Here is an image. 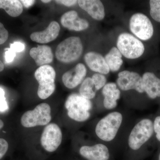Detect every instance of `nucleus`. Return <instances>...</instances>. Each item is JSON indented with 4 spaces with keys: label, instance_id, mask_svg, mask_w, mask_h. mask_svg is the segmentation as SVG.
<instances>
[{
    "label": "nucleus",
    "instance_id": "obj_1",
    "mask_svg": "<svg viewBox=\"0 0 160 160\" xmlns=\"http://www.w3.org/2000/svg\"><path fill=\"white\" fill-rule=\"evenodd\" d=\"M65 106L69 118L82 122L90 118L92 104L90 100L83 97L80 94L73 93L66 99Z\"/></svg>",
    "mask_w": 160,
    "mask_h": 160
},
{
    "label": "nucleus",
    "instance_id": "obj_2",
    "mask_svg": "<svg viewBox=\"0 0 160 160\" xmlns=\"http://www.w3.org/2000/svg\"><path fill=\"white\" fill-rule=\"evenodd\" d=\"M122 120V115L120 112H110L99 121L95 128L96 134L105 142L112 141L116 136Z\"/></svg>",
    "mask_w": 160,
    "mask_h": 160
},
{
    "label": "nucleus",
    "instance_id": "obj_3",
    "mask_svg": "<svg viewBox=\"0 0 160 160\" xmlns=\"http://www.w3.org/2000/svg\"><path fill=\"white\" fill-rule=\"evenodd\" d=\"M83 50L82 43L80 38L71 37L58 45L56 49V57L61 62H73L79 58Z\"/></svg>",
    "mask_w": 160,
    "mask_h": 160
},
{
    "label": "nucleus",
    "instance_id": "obj_4",
    "mask_svg": "<svg viewBox=\"0 0 160 160\" xmlns=\"http://www.w3.org/2000/svg\"><path fill=\"white\" fill-rule=\"evenodd\" d=\"M56 76L54 68L49 65L40 66L36 70L34 77L39 83L38 95L41 99L48 98L54 92Z\"/></svg>",
    "mask_w": 160,
    "mask_h": 160
},
{
    "label": "nucleus",
    "instance_id": "obj_5",
    "mask_svg": "<svg viewBox=\"0 0 160 160\" xmlns=\"http://www.w3.org/2000/svg\"><path fill=\"white\" fill-rule=\"evenodd\" d=\"M50 106L46 103L38 105L33 110L24 112L21 118L22 126L25 128H32L48 125L52 119Z\"/></svg>",
    "mask_w": 160,
    "mask_h": 160
},
{
    "label": "nucleus",
    "instance_id": "obj_6",
    "mask_svg": "<svg viewBox=\"0 0 160 160\" xmlns=\"http://www.w3.org/2000/svg\"><path fill=\"white\" fill-rule=\"evenodd\" d=\"M153 132L152 121L149 119L141 120L130 132L128 139L129 147L132 150H138L151 138Z\"/></svg>",
    "mask_w": 160,
    "mask_h": 160
},
{
    "label": "nucleus",
    "instance_id": "obj_7",
    "mask_svg": "<svg viewBox=\"0 0 160 160\" xmlns=\"http://www.w3.org/2000/svg\"><path fill=\"white\" fill-rule=\"evenodd\" d=\"M117 46L122 55L131 59L140 57L145 51L143 43L130 33L120 34L118 38Z\"/></svg>",
    "mask_w": 160,
    "mask_h": 160
},
{
    "label": "nucleus",
    "instance_id": "obj_8",
    "mask_svg": "<svg viewBox=\"0 0 160 160\" xmlns=\"http://www.w3.org/2000/svg\"><path fill=\"white\" fill-rule=\"evenodd\" d=\"M129 28L133 34L143 41L151 38L154 32L150 20L142 13H135L132 16L129 21Z\"/></svg>",
    "mask_w": 160,
    "mask_h": 160
},
{
    "label": "nucleus",
    "instance_id": "obj_9",
    "mask_svg": "<svg viewBox=\"0 0 160 160\" xmlns=\"http://www.w3.org/2000/svg\"><path fill=\"white\" fill-rule=\"evenodd\" d=\"M62 140V130L57 124L51 123L45 127L41 135V144L48 152H53L58 149Z\"/></svg>",
    "mask_w": 160,
    "mask_h": 160
},
{
    "label": "nucleus",
    "instance_id": "obj_10",
    "mask_svg": "<svg viewBox=\"0 0 160 160\" xmlns=\"http://www.w3.org/2000/svg\"><path fill=\"white\" fill-rule=\"evenodd\" d=\"M117 84L123 91L134 89L139 93L144 92L142 78L134 72L124 70L120 72L118 74Z\"/></svg>",
    "mask_w": 160,
    "mask_h": 160
},
{
    "label": "nucleus",
    "instance_id": "obj_11",
    "mask_svg": "<svg viewBox=\"0 0 160 160\" xmlns=\"http://www.w3.org/2000/svg\"><path fill=\"white\" fill-rule=\"evenodd\" d=\"M87 69L82 63L78 64L73 69L63 75L62 81L66 88L74 89L82 82L86 77Z\"/></svg>",
    "mask_w": 160,
    "mask_h": 160
},
{
    "label": "nucleus",
    "instance_id": "obj_12",
    "mask_svg": "<svg viewBox=\"0 0 160 160\" xmlns=\"http://www.w3.org/2000/svg\"><path fill=\"white\" fill-rule=\"evenodd\" d=\"M62 26L69 30L75 31H82L89 28V23L85 19L79 17L78 12L71 10L65 12L61 18Z\"/></svg>",
    "mask_w": 160,
    "mask_h": 160
},
{
    "label": "nucleus",
    "instance_id": "obj_13",
    "mask_svg": "<svg viewBox=\"0 0 160 160\" xmlns=\"http://www.w3.org/2000/svg\"><path fill=\"white\" fill-rule=\"evenodd\" d=\"M79 152L82 157L88 160H108L109 158V149L102 144L82 146Z\"/></svg>",
    "mask_w": 160,
    "mask_h": 160
},
{
    "label": "nucleus",
    "instance_id": "obj_14",
    "mask_svg": "<svg viewBox=\"0 0 160 160\" xmlns=\"http://www.w3.org/2000/svg\"><path fill=\"white\" fill-rule=\"evenodd\" d=\"M59 24L53 21L44 31L36 32L30 35V39L33 42L41 44H46L54 41L59 34Z\"/></svg>",
    "mask_w": 160,
    "mask_h": 160
},
{
    "label": "nucleus",
    "instance_id": "obj_15",
    "mask_svg": "<svg viewBox=\"0 0 160 160\" xmlns=\"http://www.w3.org/2000/svg\"><path fill=\"white\" fill-rule=\"evenodd\" d=\"M84 60L89 69L97 73L107 74L110 71L105 58L99 53L89 52L85 55Z\"/></svg>",
    "mask_w": 160,
    "mask_h": 160
},
{
    "label": "nucleus",
    "instance_id": "obj_16",
    "mask_svg": "<svg viewBox=\"0 0 160 160\" xmlns=\"http://www.w3.org/2000/svg\"><path fill=\"white\" fill-rule=\"evenodd\" d=\"M78 4L81 9L86 11L94 19L101 21L105 18V8L101 1L80 0L78 1Z\"/></svg>",
    "mask_w": 160,
    "mask_h": 160
},
{
    "label": "nucleus",
    "instance_id": "obj_17",
    "mask_svg": "<svg viewBox=\"0 0 160 160\" xmlns=\"http://www.w3.org/2000/svg\"><path fill=\"white\" fill-rule=\"evenodd\" d=\"M29 55L39 67L48 65L53 60L51 47L46 45H38L37 47H33L30 49Z\"/></svg>",
    "mask_w": 160,
    "mask_h": 160
},
{
    "label": "nucleus",
    "instance_id": "obj_18",
    "mask_svg": "<svg viewBox=\"0 0 160 160\" xmlns=\"http://www.w3.org/2000/svg\"><path fill=\"white\" fill-rule=\"evenodd\" d=\"M142 78L144 92L148 96L152 99L160 97V79L151 72H145Z\"/></svg>",
    "mask_w": 160,
    "mask_h": 160
},
{
    "label": "nucleus",
    "instance_id": "obj_19",
    "mask_svg": "<svg viewBox=\"0 0 160 160\" xmlns=\"http://www.w3.org/2000/svg\"><path fill=\"white\" fill-rule=\"evenodd\" d=\"M102 93L104 96L103 104L107 109H112L117 107V101L120 98L121 91L118 89L116 83H107L104 86L102 90Z\"/></svg>",
    "mask_w": 160,
    "mask_h": 160
},
{
    "label": "nucleus",
    "instance_id": "obj_20",
    "mask_svg": "<svg viewBox=\"0 0 160 160\" xmlns=\"http://www.w3.org/2000/svg\"><path fill=\"white\" fill-rule=\"evenodd\" d=\"M122 57V55L116 47H112L110 49L104 58L109 70L112 72L119 70L123 63Z\"/></svg>",
    "mask_w": 160,
    "mask_h": 160
},
{
    "label": "nucleus",
    "instance_id": "obj_21",
    "mask_svg": "<svg viewBox=\"0 0 160 160\" xmlns=\"http://www.w3.org/2000/svg\"><path fill=\"white\" fill-rule=\"evenodd\" d=\"M0 9H5L10 16L17 17L23 12V5L18 0H0Z\"/></svg>",
    "mask_w": 160,
    "mask_h": 160
},
{
    "label": "nucleus",
    "instance_id": "obj_22",
    "mask_svg": "<svg viewBox=\"0 0 160 160\" xmlns=\"http://www.w3.org/2000/svg\"><path fill=\"white\" fill-rule=\"evenodd\" d=\"M79 93L82 97L89 100L95 97L96 89L91 78H86L83 81L80 87Z\"/></svg>",
    "mask_w": 160,
    "mask_h": 160
},
{
    "label": "nucleus",
    "instance_id": "obj_23",
    "mask_svg": "<svg viewBox=\"0 0 160 160\" xmlns=\"http://www.w3.org/2000/svg\"><path fill=\"white\" fill-rule=\"evenodd\" d=\"M150 14L155 21L160 22V0L149 1Z\"/></svg>",
    "mask_w": 160,
    "mask_h": 160
},
{
    "label": "nucleus",
    "instance_id": "obj_24",
    "mask_svg": "<svg viewBox=\"0 0 160 160\" xmlns=\"http://www.w3.org/2000/svg\"><path fill=\"white\" fill-rule=\"evenodd\" d=\"M91 78L94 83L96 90H100L106 85L107 79L104 75L96 73L92 75Z\"/></svg>",
    "mask_w": 160,
    "mask_h": 160
},
{
    "label": "nucleus",
    "instance_id": "obj_25",
    "mask_svg": "<svg viewBox=\"0 0 160 160\" xmlns=\"http://www.w3.org/2000/svg\"><path fill=\"white\" fill-rule=\"evenodd\" d=\"M9 148V144L6 140L0 138V160L6 154Z\"/></svg>",
    "mask_w": 160,
    "mask_h": 160
},
{
    "label": "nucleus",
    "instance_id": "obj_26",
    "mask_svg": "<svg viewBox=\"0 0 160 160\" xmlns=\"http://www.w3.org/2000/svg\"><path fill=\"white\" fill-rule=\"evenodd\" d=\"M9 37V32L2 23L0 22V45L4 44Z\"/></svg>",
    "mask_w": 160,
    "mask_h": 160
},
{
    "label": "nucleus",
    "instance_id": "obj_27",
    "mask_svg": "<svg viewBox=\"0 0 160 160\" xmlns=\"http://www.w3.org/2000/svg\"><path fill=\"white\" fill-rule=\"evenodd\" d=\"M5 52V60L6 63H10L12 62L14 59L16 55V52L13 51L10 48H6Z\"/></svg>",
    "mask_w": 160,
    "mask_h": 160
},
{
    "label": "nucleus",
    "instance_id": "obj_28",
    "mask_svg": "<svg viewBox=\"0 0 160 160\" xmlns=\"http://www.w3.org/2000/svg\"><path fill=\"white\" fill-rule=\"evenodd\" d=\"M10 48L15 52H21L25 50V45L21 42H16L10 44Z\"/></svg>",
    "mask_w": 160,
    "mask_h": 160
},
{
    "label": "nucleus",
    "instance_id": "obj_29",
    "mask_svg": "<svg viewBox=\"0 0 160 160\" xmlns=\"http://www.w3.org/2000/svg\"><path fill=\"white\" fill-rule=\"evenodd\" d=\"M55 2L59 4H62L67 7L74 6L78 3V1H71V0H59V1H55Z\"/></svg>",
    "mask_w": 160,
    "mask_h": 160
},
{
    "label": "nucleus",
    "instance_id": "obj_30",
    "mask_svg": "<svg viewBox=\"0 0 160 160\" xmlns=\"http://www.w3.org/2000/svg\"><path fill=\"white\" fill-rule=\"evenodd\" d=\"M153 130L156 134L160 131V116L157 117L153 123Z\"/></svg>",
    "mask_w": 160,
    "mask_h": 160
},
{
    "label": "nucleus",
    "instance_id": "obj_31",
    "mask_svg": "<svg viewBox=\"0 0 160 160\" xmlns=\"http://www.w3.org/2000/svg\"><path fill=\"white\" fill-rule=\"evenodd\" d=\"M20 2L26 8H29L34 5L36 1L33 0H21Z\"/></svg>",
    "mask_w": 160,
    "mask_h": 160
},
{
    "label": "nucleus",
    "instance_id": "obj_32",
    "mask_svg": "<svg viewBox=\"0 0 160 160\" xmlns=\"http://www.w3.org/2000/svg\"><path fill=\"white\" fill-rule=\"evenodd\" d=\"M8 108L9 107H8V104L6 100L0 102V111H6L8 109Z\"/></svg>",
    "mask_w": 160,
    "mask_h": 160
},
{
    "label": "nucleus",
    "instance_id": "obj_33",
    "mask_svg": "<svg viewBox=\"0 0 160 160\" xmlns=\"http://www.w3.org/2000/svg\"><path fill=\"white\" fill-rule=\"evenodd\" d=\"M6 100L5 97V91L2 88H0V102Z\"/></svg>",
    "mask_w": 160,
    "mask_h": 160
},
{
    "label": "nucleus",
    "instance_id": "obj_34",
    "mask_svg": "<svg viewBox=\"0 0 160 160\" xmlns=\"http://www.w3.org/2000/svg\"><path fill=\"white\" fill-rule=\"evenodd\" d=\"M5 66L2 62L0 60V72L4 70Z\"/></svg>",
    "mask_w": 160,
    "mask_h": 160
},
{
    "label": "nucleus",
    "instance_id": "obj_35",
    "mask_svg": "<svg viewBox=\"0 0 160 160\" xmlns=\"http://www.w3.org/2000/svg\"><path fill=\"white\" fill-rule=\"evenodd\" d=\"M4 122H3V121L2 120L0 119V129H2L4 127Z\"/></svg>",
    "mask_w": 160,
    "mask_h": 160
},
{
    "label": "nucleus",
    "instance_id": "obj_36",
    "mask_svg": "<svg viewBox=\"0 0 160 160\" xmlns=\"http://www.w3.org/2000/svg\"><path fill=\"white\" fill-rule=\"evenodd\" d=\"M51 1H49V0H48V1H44V0H43V1H42V2L43 3H49L51 2Z\"/></svg>",
    "mask_w": 160,
    "mask_h": 160
}]
</instances>
